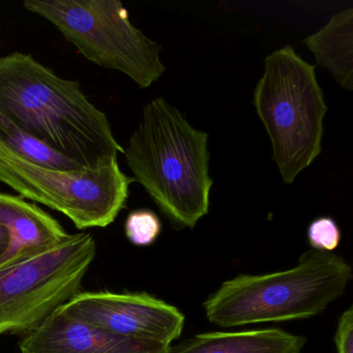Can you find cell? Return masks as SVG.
Wrapping results in <instances>:
<instances>
[{
  "mask_svg": "<svg viewBox=\"0 0 353 353\" xmlns=\"http://www.w3.org/2000/svg\"><path fill=\"white\" fill-rule=\"evenodd\" d=\"M0 225L8 229L11 243L0 265L57 245L69 236L61 223L21 196L0 192Z\"/></svg>",
  "mask_w": 353,
  "mask_h": 353,
  "instance_id": "10",
  "label": "cell"
},
{
  "mask_svg": "<svg viewBox=\"0 0 353 353\" xmlns=\"http://www.w3.org/2000/svg\"><path fill=\"white\" fill-rule=\"evenodd\" d=\"M307 339L280 328L195 334L166 353H301Z\"/></svg>",
  "mask_w": 353,
  "mask_h": 353,
  "instance_id": "11",
  "label": "cell"
},
{
  "mask_svg": "<svg viewBox=\"0 0 353 353\" xmlns=\"http://www.w3.org/2000/svg\"><path fill=\"white\" fill-rule=\"evenodd\" d=\"M0 117L84 168L125 154L108 117L79 82L59 77L26 53L0 57Z\"/></svg>",
  "mask_w": 353,
  "mask_h": 353,
  "instance_id": "1",
  "label": "cell"
},
{
  "mask_svg": "<svg viewBox=\"0 0 353 353\" xmlns=\"http://www.w3.org/2000/svg\"><path fill=\"white\" fill-rule=\"evenodd\" d=\"M263 76L254 90V106L272 142V160L285 183L311 166L321 154L327 112L315 65L292 47L268 55Z\"/></svg>",
  "mask_w": 353,
  "mask_h": 353,
  "instance_id": "4",
  "label": "cell"
},
{
  "mask_svg": "<svg viewBox=\"0 0 353 353\" xmlns=\"http://www.w3.org/2000/svg\"><path fill=\"white\" fill-rule=\"evenodd\" d=\"M125 154L135 181L175 229L194 228L208 214L214 185L208 134L164 98L144 106Z\"/></svg>",
  "mask_w": 353,
  "mask_h": 353,
  "instance_id": "2",
  "label": "cell"
},
{
  "mask_svg": "<svg viewBox=\"0 0 353 353\" xmlns=\"http://www.w3.org/2000/svg\"><path fill=\"white\" fill-rule=\"evenodd\" d=\"M303 44L314 53L320 67L328 70L345 90H353V9L339 12Z\"/></svg>",
  "mask_w": 353,
  "mask_h": 353,
  "instance_id": "12",
  "label": "cell"
},
{
  "mask_svg": "<svg viewBox=\"0 0 353 353\" xmlns=\"http://www.w3.org/2000/svg\"><path fill=\"white\" fill-rule=\"evenodd\" d=\"M97 255L90 233L0 265V334H28L80 292Z\"/></svg>",
  "mask_w": 353,
  "mask_h": 353,
  "instance_id": "6",
  "label": "cell"
},
{
  "mask_svg": "<svg viewBox=\"0 0 353 353\" xmlns=\"http://www.w3.org/2000/svg\"><path fill=\"white\" fill-rule=\"evenodd\" d=\"M61 313L128 338L171 345L183 332L185 315L146 292H79Z\"/></svg>",
  "mask_w": 353,
  "mask_h": 353,
  "instance_id": "8",
  "label": "cell"
},
{
  "mask_svg": "<svg viewBox=\"0 0 353 353\" xmlns=\"http://www.w3.org/2000/svg\"><path fill=\"white\" fill-rule=\"evenodd\" d=\"M336 353H353V307H349L339 318L334 334Z\"/></svg>",
  "mask_w": 353,
  "mask_h": 353,
  "instance_id": "16",
  "label": "cell"
},
{
  "mask_svg": "<svg viewBox=\"0 0 353 353\" xmlns=\"http://www.w3.org/2000/svg\"><path fill=\"white\" fill-rule=\"evenodd\" d=\"M134 181L117 158L97 168L53 170L28 162L0 141V183L61 212L80 230L112 224L127 206Z\"/></svg>",
  "mask_w": 353,
  "mask_h": 353,
  "instance_id": "7",
  "label": "cell"
},
{
  "mask_svg": "<svg viewBox=\"0 0 353 353\" xmlns=\"http://www.w3.org/2000/svg\"><path fill=\"white\" fill-rule=\"evenodd\" d=\"M10 243H11V235L9 231L3 225H0V263L9 250Z\"/></svg>",
  "mask_w": 353,
  "mask_h": 353,
  "instance_id": "17",
  "label": "cell"
},
{
  "mask_svg": "<svg viewBox=\"0 0 353 353\" xmlns=\"http://www.w3.org/2000/svg\"><path fill=\"white\" fill-rule=\"evenodd\" d=\"M352 278L344 258L312 249L289 270L225 281L204 301V313L220 327L307 319L342 296Z\"/></svg>",
  "mask_w": 353,
  "mask_h": 353,
  "instance_id": "3",
  "label": "cell"
},
{
  "mask_svg": "<svg viewBox=\"0 0 353 353\" xmlns=\"http://www.w3.org/2000/svg\"><path fill=\"white\" fill-rule=\"evenodd\" d=\"M0 141L18 156L37 166L53 170L75 171L84 168L48 144L40 141L8 119L0 117Z\"/></svg>",
  "mask_w": 353,
  "mask_h": 353,
  "instance_id": "13",
  "label": "cell"
},
{
  "mask_svg": "<svg viewBox=\"0 0 353 353\" xmlns=\"http://www.w3.org/2000/svg\"><path fill=\"white\" fill-rule=\"evenodd\" d=\"M125 235L133 245L146 247L152 245L162 231V223L156 212L150 210H136L125 220Z\"/></svg>",
  "mask_w": 353,
  "mask_h": 353,
  "instance_id": "14",
  "label": "cell"
},
{
  "mask_svg": "<svg viewBox=\"0 0 353 353\" xmlns=\"http://www.w3.org/2000/svg\"><path fill=\"white\" fill-rule=\"evenodd\" d=\"M169 345L112 334L57 310L20 343L21 353H166Z\"/></svg>",
  "mask_w": 353,
  "mask_h": 353,
  "instance_id": "9",
  "label": "cell"
},
{
  "mask_svg": "<svg viewBox=\"0 0 353 353\" xmlns=\"http://www.w3.org/2000/svg\"><path fill=\"white\" fill-rule=\"evenodd\" d=\"M307 239L313 250L332 252L340 245V228L334 219L321 216L310 224Z\"/></svg>",
  "mask_w": 353,
  "mask_h": 353,
  "instance_id": "15",
  "label": "cell"
},
{
  "mask_svg": "<svg viewBox=\"0 0 353 353\" xmlns=\"http://www.w3.org/2000/svg\"><path fill=\"white\" fill-rule=\"evenodd\" d=\"M23 6L54 26L90 63L121 72L139 88H150L166 72L162 47L130 21L119 0H26Z\"/></svg>",
  "mask_w": 353,
  "mask_h": 353,
  "instance_id": "5",
  "label": "cell"
}]
</instances>
